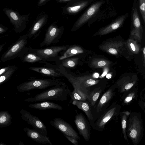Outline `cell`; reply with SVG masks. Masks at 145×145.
<instances>
[{"label":"cell","instance_id":"1","mask_svg":"<svg viewBox=\"0 0 145 145\" xmlns=\"http://www.w3.org/2000/svg\"><path fill=\"white\" fill-rule=\"evenodd\" d=\"M70 91L66 84L61 82L36 95L34 97L25 99V101L27 102H37L47 100L63 101L67 100Z\"/></svg>","mask_w":145,"mask_h":145},{"label":"cell","instance_id":"2","mask_svg":"<svg viewBox=\"0 0 145 145\" xmlns=\"http://www.w3.org/2000/svg\"><path fill=\"white\" fill-rule=\"evenodd\" d=\"M28 39L27 33L20 36L2 55L1 61L5 62L17 58H21L28 52L30 48L27 46Z\"/></svg>","mask_w":145,"mask_h":145},{"label":"cell","instance_id":"3","mask_svg":"<svg viewBox=\"0 0 145 145\" xmlns=\"http://www.w3.org/2000/svg\"><path fill=\"white\" fill-rule=\"evenodd\" d=\"M61 82L59 79H56L54 77L44 79L31 77L28 78V81L17 86L16 89L20 92L29 91L34 89H44L55 86Z\"/></svg>","mask_w":145,"mask_h":145},{"label":"cell","instance_id":"4","mask_svg":"<svg viewBox=\"0 0 145 145\" xmlns=\"http://www.w3.org/2000/svg\"><path fill=\"white\" fill-rule=\"evenodd\" d=\"M3 10L14 26L15 32L20 33L26 28L29 14L21 15L18 11L7 8H5Z\"/></svg>","mask_w":145,"mask_h":145},{"label":"cell","instance_id":"5","mask_svg":"<svg viewBox=\"0 0 145 145\" xmlns=\"http://www.w3.org/2000/svg\"><path fill=\"white\" fill-rule=\"evenodd\" d=\"M67 47L65 46H55L41 49L30 48L29 51L34 52L47 61H58L59 54L65 50Z\"/></svg>","mask_w":145,"mask_h":145},{"label":"cell","instance_id":"6","mask_svg":"<svg viewBox=\"0 0 145 145\" xmlns=\"http://www.w3.org/2000/svg\"><path fill=\"white\" fill-rule=\"evenodd\" d=\"M21 119L32 126L33 129L41 134L47 136L46 127L43 122L37 117L31 114L26 110L22 109L20 111Z\"/></svg>","mask_w":145,"mask_h":145},{"label":"cell","instance_id":"7","mask_svg":"<svg viewBox=\"0 0 145 145\" xmlns=\"http://www.w3.org/2000/svg\"><path fill=\"white\" fill-rule=\"evenodd\" d=\"M63 31L61 27H59L54 23L52 24L48 27L44 39L40 44V46H47L57 43L61 37Z\"/></svg>","mask_w":145,"mask_h":145},{"label":"cell","instance_id":"8","mask_svg":"<svg viewBox=\"0 0 145 145\" xmlns=\"http://www.w3.org/2000/svg\"><path fill=\"white\" fill-rule=\"evenodd\" d=\"M116 108L110 106L106 108L91 125L94 129L102 131L105 129L106 125L114 115Z\"/></svg>","mask_w":145,"mask_h":145},{"label":"cell","instance_id":"9","mask_svg":"<svg viewBox=\"0 0 145 145\" xmlns=\"http://www.w3.org/2000/svg\"><path fill=\"white\" fill-rule=\"evenodd\" d=\"M74 123L80 134L86 141H89L91 135V125L82 113H77Z\"/></svg>","mask_w":145,"mask_h":145},{"label":"cell","instance_id":"10","mask_svg":"<svg viewBox=\"0 0 145 145\" xmlns=\"http://www.w3.org/2000/svg\"><path fill=\"white\" fill-rule=\"evenodd\" d=\"M50 123L60 131L63 135L70 136L77 140L80 139V137L78 133L72 126L62 118H55L51 120Z\"/></svg>","mask_w":145,"mask_h":145},{"label":"cell","instance_id":"11","mask_svg":"<svg viewBox=\"0 0 145 145\" xmlns=\"http://www.w3.org/2000/svg\"><path fill=\"white\" fill-rule=\"evenodd\" d=\"M28 69L40 73L43 76L55 78L63 76L58 66L48 62L42 66L31 67H29Z\"/></svg>","mask_w":145,"mask_h":145},{"label":"cell","instance_id":"12","mask_svg":"<svg viewBox=\"0 0 145 145\" xmlns=\"http://www.w3.org/2000/svg\"><path fill=\"white\" fill-rule=\"evenodd\" d=\"M48 20V16L46 14L39 16L27 33L28 38L34 40L38 37L42 31V29L46 24Z\"/></svg>","mask_w":145,"mask_h":145},{"label":"cell","instance_id":"13","mask_svg":"<svg viewBox=\"0 0 145 145\" xmlns=\"http://www.w3.org/2000/svg\"><path fill=\"white\" fill-rule=\"evenodd\" d=\"M113 95V92L111 88L108 89L104 93L95 107V111L96 114L99 115L101 113V114L103 113L108 106Z\"/></svg>","mask_w":145,"mask_h":145},{"label":"cell","instance_id":"14","mask_svg":"<svg viewBox=\"0 0 145 145\" xmlns=\"http://www.w3.org/2000/svg\"><path fill=\"white\" fill-rule=\"evenodd\" d=\"M24 130L28 137L36 142L52 145L50 138L47 136L44 135L34 129L27 127L24 128Z\"/></svg>","mask_w":145,"mask_h":145},{"label":"cell","instance_id":"15","mask_svg":"<svg viewBox=\"0 0 145 145\" xmlns=\"http://www.w3.org/2000/svg\"><path fill=\"white\" fill-rule=\"evenodd\" d=\"M124 44V42L121 41L110 40L102 44L100 47L101 49L108 53L117 55L120 52Z\"/></svg>","mask_w":145,"mask_h":145},{"label":"cell","instance_id":"16","mask_svg":"<svg viewBox=\"0 0 145 145\" xmlns=\"http://www.w3.org/2000/svg\"><path fill=\"white\" fill-rule=\"evenodd\" d=\"M133 22L134 28L132 30L131 35L133 36L138 40H140L141 39L143 29L136 8L134 9L133 14Z\"/></svg>","mask_w":145,"mask_h":145},{"label":"cell","instance_id":"17","mask_svg":"<svg viewBox=\"0 0 145 145\" xmlns=\"http://www.w3.org/2000/svg\"><path fill=\"white\" fill-rule=\"evenodd\" d=\"M72 104L85 113L91 125L93 122L94 117L91 110L92 107L89 101L74 100L73 101Z\"/></svg>","mask_w":145,"mask_h":145},{"label":"cell","instance_id":"18","mask_svg":"<svg viewBox=\"0 0 145 145\" xmlns=\"http://www.w3.org/2000/svg\"><path fill=\"white\" fill-rule=\"evenodd\" d=\"M127 16V13L121 16L114 22L100 30L97 33V35H104L117 29L122 25Z\"/></svg>","mask_w":145,"mask_h":145},{"label":"cell","instance_id":"19","mask_svg":"<svg viewBox=\"0 0 145 145\" xmlns=\"http://www.w3.org/2000/svg\"><path fill=\"white\" fill-rule=\"evenodd\" d=\"M102 3V2H98L91 6L78 20L75 27H79L87 21L97 11Z\"/></svg>","mask_w":145,"mask_h":145},{"label":"cell","instance_id":"20","mask_svg":"<svg viewBox=\"0 0 145 145\" xmlns=\"http://www.w3.org/2000/svg\"><path fill=\"white\" fill-rule=\"evenodd\" d=\"M30 108L40 110H45L48 109H55L62 110V107L55 103L50 102L44 101L31 104L28 106Z\"/></svg>","mask_w":145,"mask_h":145},{"label":"cell","instance_id":"21","mask_svg":"<svg viewBox=\"0 0 145 145\" xmlns=\"http://www.w3.org/2000/svg\"><path fill=\"white\" fill-rule=\"evenodd\" d=\"M20 58L21 60L24 62L30 63H38L44 64L48 63L45 59L36 53L29 51Z\"/></svg>","mask_w":145,"mask_h":145},{"label":"cell","instance_id":"22","mask_svg":"<svg viewBox=\"0 0 145 145\" xmlns=\"http://www.w3.org/2000/svg\"><path fill=\"white\" fill-rule=\"evenodd\" d=\"M104 89L103 88L99 87L90 91L88 98V101L89 102L91 107L95 106L100 96Z\"/></svg>","mask_w":145,"mask_h":145},{"label":"cell","instance_id":"23","mask_svg":"<svg viewBox=\"0 0 145 145\" xmlns=\"http://www.w3.org/2000/svg\"><path fill=\"white\" fill-rule=\"evenodd\" d=\"M11 115L7 111L2 110L0 112V128L10 125L12 123Z\"/></svg>","mask_w":145,"mask_h":145},{"label":"cell","instance_id":"24","mask_svg":"<svg viewBox=\"0 0 145 145\" xmlns=\"http://www.w3.org/2000/svg\"><path fill=\"white\" fill-rule=\"evenodd\" d=\"M76 80L86 88L89 89V87L97 84L99 80H96L89 76H86L75 77Z\"/></svg>","mask_w":145,"mask_h":145},{"label":"cell","instance_id":"25","mask_svg":"<svg viewBox=\"0 0 145 145\" xmlns=\"http://www.w3.org/2000/svg\"><path fill=\"white\" fill-rule=\"evenodd\" d=\"M83 52V50L79 46L71 47L67 50L63 55L59 56L58 61L56 63L71 56L82 53Z\"/></svg>","mask_w":145,"mask_h":145},{"label":"cell","instance_id":"26","mask_svg":"<svg viewBox=\"0 0 145 145\" xmlns=\"http://www.w3.org/2000/svg\"><path fill=\"white\" fill-rule=\"evenodd\" d=\"M17 67L12 65V67L7 71L0 76V85H1L7 82L10 78L12 74L16 71Z\"/></svg>","mask_w":145,"mask_h":145},{"label":"cell","instance_id":"27","mask_svg":"<svg viewBox=\"0 0 145 145\" xmlns=\"http://www.w3.org/2000/svg\"><path fill=\"white\" fill-rule=\"evenodd\" d=\"M127 45L130 51L134 54H137L139 52L140 47L136 41L129 39L127 41Z\"/></svg>","mask_w":145,"mask_h":145},{"label":"cell","instance_id":"28","mask_svg":"<svg viewBox=\"0 0 145 145\" xmlns=\"http://www.w3.org/2000/svg\"><path fill=\"white\" fill-rule=\"evenodd\" d=\"M111 62L106 60L102 59H96L91 62L93 67L95 68H102L109 65Z\"/></svg>","mask_w":145,"mask_h":145},{"label":"cell","instance_id":"29","mask_svg":"<svg viewBox=\"0 0 145 145\" xmlns=\"http://www.w3.org/2000/svg\"><path fill=\"white\" fill-rule=\"evenodd\" d=\"M87 3V2H84L76 6L69 7L67 8L66 10L70 13H76L85 7Z\"/></svg>","mask_w":145,"mask_h":145},{"label":"cell","instance_id":"30","mask_svg":"<svg viewBox=\"0 0 145 145\" xmlns=\"http://www.w3.org/2000/svg\"><path fill=\"white\" fill-rule=\"evenodd\" d=\"M60 64L63 67H73L76 64L75 61L72 59H65L61 61Z\"/></svg>","mask_w":145,"mask_h":145},{"label":"cell","instance_id":"31","mask_svg":"<svg viewBox=\"0 0 145 145\" xmlns=\"http://www.w3.org/2000/svg\"><path fill=\"white\" fill-rule=\"evenodd\" d=\"M69 95L73 101L77 100L85 101L87 100L79 94L73 91L72 92L70 91Z\"/></svg>","mask_w":145,"mask_h":145},{"label":"cell","instance_id":"32","mask_svg":"<svg viewBox=\"0 0 145 145\" xmlns=\"http://www.w3.org/2000/svg\"><path fill=\"white\" fill-rule=\"evenodd\" d=\"M139 8L142 19L145 23V0H139Z\"/></svg>","mask_w":145,"mask_h":145},{"label":"cell","instance_id":"33","mask_svg":"<svg viewBox=\"0 0 145 145\" xmlns=\"http://www.w3.org/2000/svg\"><path fill=\"white\" fill-rule=\"evenodd\" d=\"M64 135L71 143L75 145H78V142L77 139L70 136L65 135Z\"/></svg>","mask_w":145,"mask_h":145},{"label":"cell","instance_id":"34","mask_svg":"<svg viewBox=\"0 0 145 145\" xmlns=\"http://www.w3.org/2000/svg\"><path fill=\"white\" fill-rule=\"evenodd\" d=\"M12 65H9L1 69L0 70V76L7 71L12 66Z\"/></svg>","mask_w":145,"mask_h":145},{"label":"cell","instance_id":"35","mask_svg":"<svg viewBox=\"0 0 145 145\" xmlns=\"http://www.w3.org/2000/svg\"><path fill=\"white\" fill-rule=\"evenodd\" d=\"M52 0H39L37 3L38 6H40L44 5L48 2Z\"/></svg>","mask_w":145,"mask_h":145},{"label":"cell","instance_id":"36","mask_svg":"<svg viewBox=\"0 0 145 145\" xmlns=\"http://www.w3.org/2000/svg\"><path fill=\"white\" fill-rule=\"evenodd\" d=\"M7 31V28L2 25H0V34H2Z\"/></svg>","mask_w":145,"mask_h":145},{"label":"cell","instance_id":"37","mask_svg":"<svg viewBox=\"0 0 145 145\" xmlns=\"http://www.w3.org/2000/svg\"><path fill=\"white\" fill-rule=\"evenodd\" d=\"M137 131L135 129L132 130L130 133V135L132 138H135L137 135Z\"/></svg>","mask_w":145,"mask_h":145},{"label":"cell","instance_id":"38","mask_svg":"<svg viewBox=\"0 0 145 145\" xmlns=\"http://www.w3.org/2000/svg\"><path fill=\"white\" fill-rule=\"evenodd\" d=\"M133 84L131 83H129L127 84L125 86V89H128L131 88L133 86Z\"/></svg>","mask_w":145,"mask_h":145},{"label":"cell","instance_id":"39","mask_svg":"<svg viewBox=\"0 0 145 145\" xmlns=\"http://www.w3.org/2000/svg\"><path fill=\"white\" fill-rule=\"evenodd\" d=\"M122 127L123 129H125L126 127V122L125 120H123L122 121Z\"/></svg>","mask_w":145,"mask_h":145},{"label":"cell","instance_id":"40","mask_svg":"<svg viewBox=\"0 0 145 145\" xmlns=\"http://www.w3.org/2000/svg\"><path fill=\"white\" fill-rule=\"evenodd\" d=\"M142 52L144 56L143 63L144 65L145 66V46L142 48Z\"/></svg>","mask_w":145,"mask_h":145},{"label":"cell","instance_id":"41","mask_svg":"<svg viewBox=\"0 0 145 145\" xmlns=\"http://www.w3.org/2000/svg\"><path fill=\"white\" fill-rule=\"evenodd\" d=\"M132 99V97H128L125 99V100L127 102H129L131 101Z\"/></svg>","mask_w":145,"mask_h":145},{"label":"cell","instance_id":"42","mask_svg":"<svg viewBox=\"0 0 145 145\" xmlns=\"http://www.w3.org/2000/svg\"><path fill=\"white\" fill-rule=\"evenodd\" d=\"M5 44H1L0 46V52H1V51L2 50L3 48V47L5 45Z\"/></svg>","mask_w":145,"mask_h":145},{"label":"cell","instance_id":"43","mask_svg":"<svg viewBox=\"0 0 145 145\" xmlns=\"http://www.w3.org/2000/svg\"><path fill=\"white\" fill-rule=\"evenodd\" d=\"M57 1H58L59 2H65L67 1H70L71 0H56Z\"/></svg>","mask_w":145,"mask_h":145},{"label":"cell","instance_id":"44","mask_svg":"<svg viewBox=\"0 0 145 145\" xmlns=\"http://www.w3.org/2000/svg\"><path fill=\"white\" fill-rule=\"evenodd\" d=\"M19 144L20 145H24V144L22 142L19 143Z\"/></svg>","mask_w":145,"mask_h":145}]
</instances>
